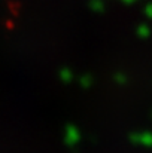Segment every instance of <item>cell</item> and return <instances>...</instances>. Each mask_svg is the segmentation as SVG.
Returning <instances> with one entry per match:
<instances>
[{
  "mask_svg": "<svg viewBox=\"0 0 152 153\" xmlns=\"http://www.w3.org/2000/svg\"><path fill=\"white\" fill-rule=\"evenodd\" d=\"M79 83H81V86H82L84 89H88V88L93 85V77H91L90 74H82L81 79H79Z\"/></svg>",
  "mask_w": 152,
  "mask_h": 153,
  "instance_id": "2",
  "label": "cell"
},
{
  "mask_svg": "<svg viewBox=\"0 0 152 153\" xmlns=\"http://www.w3.org/2000/svg\"><path fill=\"white\" fill-rule=\"evenodd\" d=\"M58 77H60L61 82H64V83H70V82L75 79V73H73L72 68H69V67H61L60 71H58Z\"/></svg>",
  "mask_w": 152,
  "mask_h": 153,
  "instance_id": "1",
  "label": "cell"
},
{
  "mask_svg": "<svg viewBox=\"0 0 152 153\" xmlns=\"http://www.w3.org/2000/svg\"><path fill=\"white\" fill-rule=\"evenodd\" d=\"M90 7L94 12H100L104 7V3H103V0H90Z\"/></svg>",
  "mask_w": 152,
  "mask_h": 153,
  "instance_id": "3",
  "label": "cell"
},
{
  "mask_svg": "<svg viewBox=\"0 0 152 153\" xmlns=\"http://www.w3.org/2000/svg\"><path fill=\"white\" fill-rule=\"evenodd\" d=\"M125 1H130V0H125Z\"/></svg>",
  "mask_w": 152,
  "mask_h": 153,
  "instance_id": "4",
  "label": "cell"
}]
</instances>
